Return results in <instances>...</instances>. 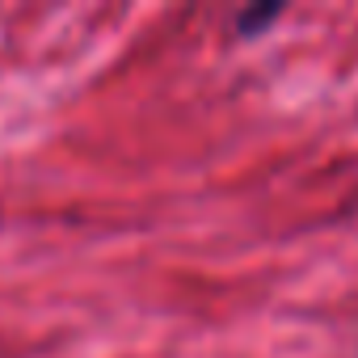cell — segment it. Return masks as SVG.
Masks as SVG:
<instances>
[{
    "mask_svg": "<svg viewBox=\"0 0 358 358\" xmlns=\"http://www.w3.org/2000/svg\"><path fill=\"white\" fill-rule=\"evenodd\" d=\"M282 17V5H262V9H245L241 17H236V34L241 38H257L266 26H274Z\"/></svg>",
    "mask_w": 358,
    "mask_h": 358,
    "instance_id": "6da1fadb",
    "label": "cell"
}]
</instances>
